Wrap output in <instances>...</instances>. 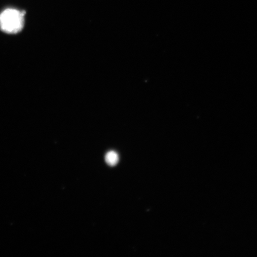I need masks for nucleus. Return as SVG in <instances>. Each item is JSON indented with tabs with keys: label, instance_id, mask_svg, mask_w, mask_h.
Listing matches in <instances>:
<instances>
[{
	"label": "nucleus",
	"instance_id": "f257e3e1",
	"mask_svg": "<svg viewBox=\"0 0 257 257\" xmlns=\"http://www.w3.org/2000/svg\"><path fill=\"white\" fill-rule=\"evenodd\" d=\"M25 13L14 9H6L0 14V29L8 34H17L24 28Z\"/></svg>",
	"mask_w": 257,
	"mask_h": 257
},
{
	"label": "nucleus",
	"instance_id": "f03ea898",
	"mask_svg": "<svg viewBox=\"0 0 257 257\" xmlns=\"http://www.w3.org/2000/svg\"><path fill=\"white\" fill-rule=\"evenodd\" d=\"M105 159L108 165L114 166L116 165L118 162V156L114 152H110L106 154Z\"/></svg>",
	"mask_w": 257,
	"mask_h": 257
}]
</instances>
